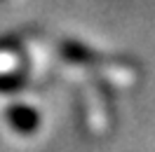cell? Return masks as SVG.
I'll return each mask as SVG.
<instances>
[{
  "mask_svg": "<svg viewBox=\"0 0 155 152\" xmlns=\"http://www.w3.org/2000/svg\"><path fill=\"white\" fill-rule=\"evenodd\" d=\"M5 119H7V124H10L17 133H24V136L35 133V131H38V126H40L38 110H35L33 105H24V103L10 105L7 112H5Z\"/></svg>",
  "mask_w": 155,
  "mask_h": 152,
  "instance_id": "cell-1",
  "label": "cell"
},
{
  "mask_svg": "<svg viewBox=\"0 0 155 152\" xmlns=\"http://www.w3.org/2000/svg\"><path fill=\"white\" fill-rule=\"evenodd\" d=\"M17 66H19V59L12 52H0V75L2 73H12Z\"/></svg>",
  "mask_w": 155,
  "mask_h": 152,
  "instance_id": "cell-2",
  "label": "cell"
}]
</instances>
